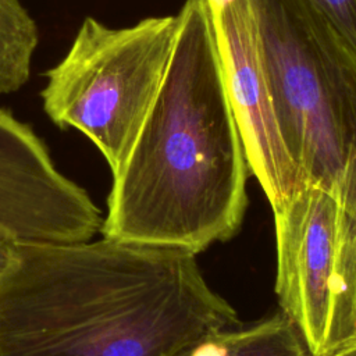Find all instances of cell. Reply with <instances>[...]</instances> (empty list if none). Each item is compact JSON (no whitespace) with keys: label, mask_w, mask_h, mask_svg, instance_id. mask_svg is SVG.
Masks as SVG:
<instances>
[{"label":"cell","mask_w":356,"mask_h":356,"mask_svg":"<svg viewBox=\"0 0 356 356\" xmlns=\"http://www.w3.org/2000/svg\"><path fill=\"white\" fill-rule=\"evenodd\" d=\"M103 220L31 125L0 108V234L18 243H76L102 232Z\"/></svg>","instance_id":"6"},{"label":"cell","mask_w":356,"mask_h":356,"mask_svg":"<svg viewBox=\"0 0 356 356\" xmlns=\"http://www.w3.org/2000/svg\"><path fill=\"white\" fill-rule=\"evenodd\" d=\"M179 356H310L293 325L277 313L243 328H224L210 332Z\"/></svg>","instance_id":"8"},{"label":"cell","mask_w":356,"mask_h":356,"mask_svg":"<svg viewBox=\"0 0 356 356\" xmlns=\"http://www.w3.org/2000/svg\"><path fill=\"white\" fill-rule=\"evenodd\" d=\"M249 172L273 210L302 188L277 122L250 0H206Z\"/></svg>","instance_id":"7"},{"label":"cell","mask_w":356,"mask_h":356,"mask_svg":"<svg viewBox=\"0 0 356 356\" xmlns=\"http://www.w3.org/2000/svg\"><path fill=\"white\" fill-rule=\"evenodd\" d=\"M285 147L302 185L356 213V53L306 0H250Z\"/></svg>","instance_id":"3"},{"label":"cell","mask_w":356,"mask_h":356,"mask_svg":"<svg viewBox=\"0 0 356 356\" xmlns=\"http://www.w3.org/2000/svg\"><path fill=\"white\" fill-rule=\"evenodd\" d=\"M18 242H15L13 238L0 234V275L6 271V268L10 266L14 253H15V246Z\"/></svg>","instance_id":"11"},{"label":"cell","mask_w":356,"mask_h":356,"mask_svg":"<svg viewBox=\"0 0 356 356\" xmlns=\"http://www.w3.org/2000/svg\"><path fill=\"white\" fill-rule=\"evenodd\" d=\"M356 53V0H306Z\"/></svg>","instance_id":"10"},{"label":"cell","mask_w":356,"mask_h":356,"mask_svg":"<svg viewBox=\"0 0 356 356\" xmlns=\"http://www.w3.org/2000/svg\"><path fill=\"white\" fill-rule=\"evenodd\" d=\"M273 211L282 313L310 356H332L356 338V213L317 185Z\"/></svg>","instance_id":"5"},{"label":"cell","mask_w":356,"mask_h":356,"mask_svg":"<svg viewBox=\"0 0 356 356\" xmlns=\"http://www.w3.org/2000/svg\"><path fill=\"white\" fill-rule=\"evenodd\" d=\"M160 93L107 199L102 235L203 252L232 238L249 167L206 0H186Z\"/></svg>","instance_id":"2"},{"label":"cell","mask_w":356,"mask_h":356,"mask_svg":"<svg viewBox=\"0 0 356 356\" xmlns=\"http://www.w3.org/2000/svg\"><path fill=\"white\" fill-rule=\"evenodd\" d=\"M196 256L106 236L17 243L0 275V356H179L238 324Z\"/></svg>","instance_id":"1"},{"label":"cell","mask_w":356,"mask_h":356,"mask_svg":"<svg viewBox=\"0 0 356 356\" xmlns=\"http://www.w3.org/2000/svg\"><path fill=\"white\" fill-rule=\"evenodd\" d=\"M179 22L177 14L110 28L86 17L67 54L44 74V113L58 128L82 132L113 177L128 160L160 93Z\"/></svg>","instance_id":"4"},{"label":"cell","mask_w":356,"mask_h":356,"mask_svg":"<svg viewBox=\"0 0 356 356\" xmlns=\"http://www.w3.org/2000/svg\"><path fill=\"white\" fill-rule=\"evenodd\" d=\"M332 356H356V338Z\"/></svg>","instance_id":"12"},{"label":"cell","mask_w":356,"mask_h":356,"mask_svg":"<svg viewBox=\"0 0 356 356\" xmlns=\"http://www.w3.org/2000/svg\"><path fill=\"white\" fill-rule=\"evenodd\" d=\"M39 28L21 0H0V96L19 90L31 76Z\"/></svg>","instance_id":"9"}]
</instances>
